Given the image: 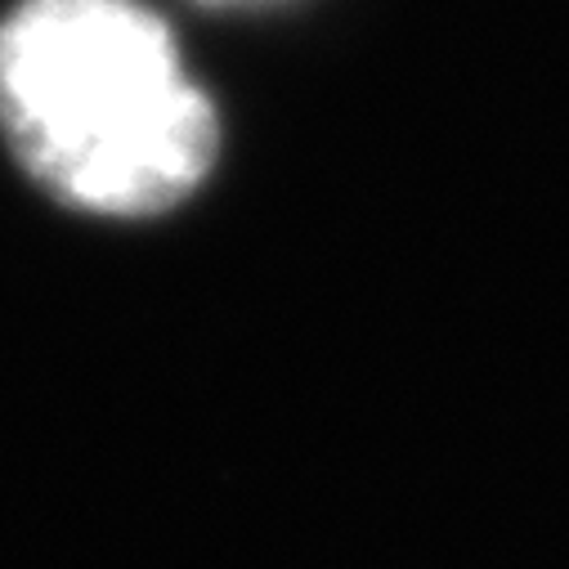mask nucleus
Segmentation results:
<instances>
[{"mask_svg": "<svg viewBox=\"0 0 569 569\" xmlns=\"http://www.w3.org/2000/svg\"><path fill=\"white\" fill-rule=\"evenodd\" d=\"M0 134L68 211L153 220L216 171L224 126L144 0H19L0 19Z\"/></svg>", "mask_w": 569, "mask_h": 569, "instance_id": "f257e3e1", "label": "nucleus"}]
</instances>
